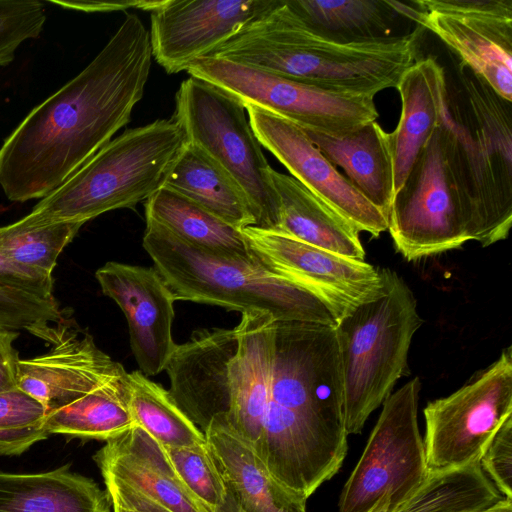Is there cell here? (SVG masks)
<instances>
[{
  "instance_id": "27",
  "label": "cell",
  "mask_w": 512,
  "mask_h": 512,
  "mask_svg": "<svg viewBox=\"0 0 512 512\" xmlns=\"http://www.w3.org/2000/svg\"><path fill=\"white\" fill-rule=\"evenodd\" d=\"M163 187L188 198L240 230L256 225L252 206L241 186L194 144L186 143Z\"/></svg>"
},
{
  "instance_id": "4",
  "label": "cell",
  "mask_w": 512,
  "mask_h": 512,
  "mask_svg": "<svg viewBox=\"0 0 512 512\" xmlns=\"http://www.w3.org/2000/svg\"><path fill=\"white\" fill-rule=\"evenodd\" d=\"M175 300L259 312L275 322L335 328L338 319L315 294L267 268L256 257L225 256L194 246L146 220L142 241Z\"/></svg>"
},
{
  "instance_id": "29",
  "label": "cell",
  "mask_w": 512,
  "mask_h": 512,
  "mask_svg": "<svg viewBox=\"0 0 512 512\" xmlns=\"http://www.w3.org/2000/svg\"><path fill=\"white\" fill-rule=\"evenodd\" d=\"M128 372L115 376L85 396L47 413L51 434L107 441L135 426L129 410Z\"/></svg>"
},
{
  "instance_id": "2",
  "label": "cell",
  "mask_w": 512,
  "mask_h": 512,
  "mask_svg": "<svg viewBox=\"0 0 512 512\" xmlns=\"http://www.w3.org/2000/svg\"><path fill=\"white\" fill-rule=\"evenodd\" d=\"M347 438L335 328L273 322L269 399L255 452L282 487L307 501L341 468Z\"/></svg>"
},
{
  "instance_id": "30",
  "label": "cell",
  "mask_w": 512,
  "mask_h": 512,
  "mask_svg": "<svg viewBox=\"0 0 512 512\" xmlns=\"http://www.w3.org/2000/svg\"><path fill=\"white\" fill-rule=\"evenodd\" d=\"M313 30L341 42L370 41L389 35L387 1L286 0Z\"/></svg>"
},
{
  "instance_id": "25",
  "label": "cell",
  "mask_w": 512,
  "mask_h": 512,
  "mask_svg": "<svg viewBox=\"0 0 512 512\" xmlns=\"http://www.w3.org/2000/svg\"><path fill=\"white\" fill-rule=\"evenodd\" d=\"M273 318L245 312L236 327L239 338L240 384L226 423L254 450L269 399L273 355Z\"/></svg>"
},
{
  "instance_id": "14",
  "label": "cell",
  "mask_w": 512,
  "mask_h": 512,
  "mask_svg": "<svg viewBox=\"0 0 512 512\" xmlns=\"http://www.w3.org/2000/svg\"><path fill=\"white\" fill-rule=\"evenodd\" d=\"M252 254L267 268L319 297L338 321L384 288L382 269L302 242L285 233L241 229Z\"/></svg>"
},
{
  "instance_id": "44",
  "label": "cell",
  "mask_w": 512,
  "mask_h": 512,
  "mask_svg": "<svg viewBox=\"0 0 512 512\" xmlns=\"http://www.w3.org/2000/svg\"><path fill=\"white\" fill-rule=\"evenodd\" d=\"M232 512H244L241 508L237 506V504L234 506Z\"/></svg>"
},
{
  "instance_id": "33",
  "label": "cell",
  "mask_w": 512,
  "mask_h": 512,
  "mask_svg": "<svg viewBox=\"0 0 512 512\" xmlns=\"http://www.w3.org/2000/svg\"><path fill=\"white\" fill-rule=\"evenodd\" d=\"M83 225L67 222L25 228L14 222L0 226V255L15 264L52 274L59 255Z\"/></svg>"
},
{
  "instance_id": "26",
  "label": "cell",
  "mask_w": 512,
  "mask_h": 512,
  "mask_svg": "<svg viewBox=\"0 0 512 512\" xmlns=\"http://www.w3.org/2000/svg\"><path fill=\"white\" fill-rule=\"evenodd\" d=\"M280 201L279 232L338 255L364 261L359 230L294 177L272 168Z\"/></svg>"
},
{
  "instance_id": "20",
  "label": "cell",
  "mask_w": 512,
  "mask_h": 512,
  "mask_svg": "<svg viewBox=\"0 0 512 512\" xmlns=\"http://www.w3.org/2000/svg\"><path fill=\"white\" fill-rule=\"evenodd\" d=\"M124 372L120 363L96 346L90 334L66 329L47 353L20 359L17 387L41 402L49 413Z\"/></svg>"
},
{
  "instance_id": "8",
  "label": "cell",
  "mask_w": 512,
  "mask_h": 512,
  "mask_svg": "<svg viewBox=\"0 0 512 512\" xmlns=\"http://www.w3.org/2000/svg\"><path fill=\"white\" fill-rule=\"evenodd\" d=\"M243 103L204 80L185 79L175 95L173 119L194 144L219 163L241 186L259 228L279 230L280 201L262 146Z\"/></svg>"
},
{
  "instance_id": "13",
  "label": "cell",
  "mask_w": 512,
  "mask_h": 512,
  "mask_svg": "<svg viewBox=\"0 0 512 512\" xmlns=\"http://www.w3.org/2000/svg\"><path fill=\"white\" fill-rule=\"evenodd\" d=\"M388 5L435 34L472 72L512 102V0H418Z\"/></svg>"
},
{
  "instance_id": "42",
  "label": "cell",
  "mask_w": 512,
  "mask_h": 512,
  "mask_svg": "<svg viewBox=\"0 0 512 512\" xmlns=\"http://www.w3.org/2000/svg\"><path fill=\"white\" fill-rule=\"evenodd\" d=\"M477 512H512V500L502 498L495 504Z\"/></svg>"
},
{
  "instance_id": "37",
  "label": "cell",
  "mask_w": 512,
  "mask_h": 512,
  "mask_svg": "<svg viewBox=\"0 0 512 512\" xmlns=\"http://www.w3.org/2000/svg\"><path fill=\"white\" fill-rule=\"evenodd\" d=\"M46 18L38 0H0V66L14 60L23 42L41 34Z\"/></svg>"
},
{
  "instance_id": "10",
  "label": "cell",
  "mask_w": 512,
  "mask_h": 512,
  "mask_svg": "<svg viewBox=\"0 0 512 512\" xmlns=\"http://www.w3.org/2000/svg\"><path fill=\"white\" fill-rule=\"evenodd\" d=\"M420 388V380L413 378L383 402L365 449L343 486L338 512H368L385 496L399 507L427 478L417 417Z\"/></svg>"
},
{
  "instance_id": "22",
  "label": "cell",
  "mask_w": 512,
  "mask_h": 512,
  "mask_svg": "<svg viewBox=\"0 0 512 512\" xmlns=\"http://www.w3.org/2000/svg\"><path fill=\"white\" fill-rule=\"evenodd\" d=\"M204 435L230 494L244 512H307L306 500L282 487L226 422L214 420Z\"/></svg>"
},
{
  "instance_id": "21",
  "label": "cell",
  "mask_w": 512,
  "mask_h": 512,
  "mask_svg": "<svg viewBox=\"0 0 512 512\" xmlns=\"http://www.w3.org/2000/svg\"><path fill=\"white\" fill-rule=\"evenodd\" d=\"M401 115L389 133L394 194L403 185L415 159L442 123L447 110L448 87L443 67L433 57L415 61L396 86Z\"/></svg>"
},
{
  "instance_id": "12",
  "label": "cell",
  "mask_w": 512,
  "mask_h": 512,
  "mask_svg": "<svg viewBox=\"0 0 512 512\" xmlns=\"http://www.w3.org/2000/svg\"><path fill=\"white\" fill-rule=\"evenodd\" d=\"M447 397L424 409V442L429 473L479 463L495 433L512 416V351Z\"/></svg>"
},
{
  "instance_id": "43",
  "label": "cell",
  "mask_w": 512,
  "mask_h": 512,
  "mask_svg": "<svg viewBox=\"0 0 512 512\" xmlns=\"http://www.w3.org/2000/svg\"><path fill=\"white\" fill-rule=\"evenodd\" d=\"M397 508L391 504L390 497L385 496L368 512H394Z\"/></svg>"
},
{
  "instance_id": "17",
  "label": "cell",
  "mask_w": 512,
  "mask_h": 512,
  "mask_svg": "<svg viewBox=\"0 0 512 512\" xmlns=\"http://www.w3.org/2000/svg\"><path fill=\"white\" fill-rule=\"evenodd\" d=\"M165 370L173 399L203 433L214 420L226 422L240 384L236 327L194 331Z\"/></svg>"
},
{
  "instance_id": "9",
  "label": "cell",
  "mask_w": 512,
  "mask_h": 512,
  "mask_svg": "<svg viewBox=\"0 0 512 512\" xmlns=\"http://www.w3.org/2000/svg\"><path fill=\"white\" fill-rule=\"evenodd\" d=\"M448 112L394 194L388 229L408 261L460 248L468 240L466 217L453 161Z\"/></svg>"
},
{
  "instance_id": "18",
  "label": "cell",
  "mask_w": 512,
  "mask_h": 512,
  "mask_svg": "<svg viewBox=\"0 0 512 512\" xmlns=\"http://www.w3.org/2000/svg\"><path fill=\"white\" fill-rule=\"evenodd\" d=\"M261 146L270 151L297 181L349 221L360 232L378 237L387 217L364 198L321 153L305 130L257 106H244Z\"/></svg>"
},
{
  "instance_id": "15",
  "label": "cell",
  "mask_w": 512,
  "mask_h": 512,
  "mask_svg": "<svg viewBox=\"0 0 512 512\" xmlns=\"http://www.w3.org/2000/svg\"><path fill=\"white\" fill-rule=\"evenodd\" d=\"M113 512H210L176 477L157 440L135 425L93 456Z\"/></svg>"
},
{
  "instance_id": "31",
  "label": "cell",
  "mask_w": 512,
  "mask_h": 512,
  "mask_svg": "<svg viewBox=\"0 0 512 512\" xmlns=\"http://www.w3.org/2000/svg\"><path fill=\"white\" fill-rule=\"evenodd\" d=\"M502 498L477 463L429 473L394 512H477Z\"/></svg>"
},
{
  "instance_id": "5",
  "label": "cell",
  "mask_w": 512,
  "mask_h": 512,
  "mask_svg": "<svg viewBox=\"0 0 512 512\" xmlns=\"http://www.w3.org/2000/svg\"><path fill=\"white\" fill-rule=\"evenodd\" d=\"M458 76L457 97L447 100L454 168L468 240L490 246L507 238L512 223L511 102L463 64Z\"/></svg>"
},
{
  "instance_id": "35",
  "label": "cell",
  "mask_w": 512,
  "mask_h": 512,
  "mask_svg": "<svg viewBox=\"0 0 512 512\" xmlns=\"http://www.w3.org/2000/svg\"><path fill=\"white\" fill-rule=\"evenodd\" d=\"M63 316L54 296L0 286L1 329L26 330L53 345L63 334Z\"/></svg>"
},
{
  "instance_id": "23",
  "label": "cell",
  "mask_w": 512,
  "mask_h": 512,
  "mask_svg": "<svg viewBox=\"0 0 512 512\" xmlns=\"http://www.w3.org/2000/svg\"><path fill=\"white\" fill-rule=\"evenodd\" d=\"M321 153L388 219L394 197V172L389 133L377 120L344 135L305 131Z\"/></svg>"
},
{
  "instance_id": "34",
  "label": "cell",
  "mask_w": 512,
  "mask_h": 512,
  "mask_svg": "<svg viewBox=\"0 0 512 512\" xmlns=\"http://www.w3.org/2000/svg\"><path fill=\"white\" fill-rule=\"evenodd\" d=\"M159 445L179 481L210 512H232L236 502L207 443L200 447H169L160 443Z\"/></svg>"
},
{
  "instance_id": "1",
  "label": "cell",
  "mask_w": 512,
  "mask_h": 512,
  "mask_svg": "<svg viewBox=\"0 0 512 512\" xmlns=\"http://www.w3.org/2000/svg\"><path fill=\"white\" fill-rule=\"evenodd\" d=\"M150 35L127 14L95 58L33 108L0 147V187L12 202L42 199L131 118L149 77Z\"/></svg>"
},
{
  "instance_id": "40",
  "label": "cell",
  "mask_w": 512,
  "mask_h": 512,
  "mask_svg": "<svg viewBox=\"0 0 512 512\" xmlns=\"http://www.w3.org/2000/svg\"><path fill=\"white\" fill-rule=\"evenodd\" d=\"M18 331L0 328V393L17 388L19 353L14 347Z\"/></svg>"
},
{
  "instance_id": "41",
  "label": "cell",
  "mask_w": 512,
  "mask_h": 512,
  "mask_svg": "<svg viewBox=\"0 0 512 512\" xmlns=\"http://www.w3.org/2000/svg\"><path fill=\"white\" fill-rule=\"evenodd\" d=\"M53 4H57L65 9L79 10L84 12H110L125 10L128 8H136L145 11H153L160 3L156 1H60L51 0Z\"/></svg>"
},
{
  "instance_id": "3",
  "label": "cell",
  "mask_w": 512,
  "mask_h": 512,
  "mask_svg": "<svg viewBox=\"0 0 512 512\" xmlns=\"http://www.w3.org/2000/svg\"><path fill=\"white\" fill-rule=\"evenodd\" d=\"M418 33L341 42L309 27L287 4L251 22L206 57L228 60L325 90L374 96L396 88L416 59Z\"/></svg>"
},
{
  "instance_id": "16",
  "label": "cell",
  "mask_w": 512,
  "mask_h": 512,
  "mask_svg": "<svg viewBox=\"0 0 512 512\" xmlns=\"http://www.w3.org/2000/svg\"><path fill=\"white\" fill-rule=\"evenodd\" d=\"M280 0H160L151 11L152 56L168 74L186 71Z\"/></svg>"
},
{
  "instance_id": "7",
  "label": "cell",
  "mask_w": 512,
  "mask_h": 512,
  "mask_svg": "<svg viewBox=\"0 0 512 512\" xmlns=\"http://www.w3.org/2000/svg\"><path fill=\"white\" fill-rule=\"evenodd\" d=\"M383 291L342 317L339 346L347 434L361 433L368 417L408 372L412 338L423 321L405 281L382 269Z\"/></svg>"
},
{
  "instance_id": "36",
  "label": "cell",
  "mask_w": 512,
  "mask_h": 512,
  "mask_svg": "<svg viewBox=\"0 0 512 512\" xmlns=\"http://www.w3.org/2000/svg\"><path fill=\"white\" fill-rule=\"evenodd\" d=\"M47 410L20 388L0 393V455L19 456L47 439Z\"/></svg>"
},
{
  "instance_id": "28",
  "label": "cell",
  "mask_w": 512,
  "mask_h": 512,
  "mask_svg": "<svg viewBox=\"0 0 512 512\" xmlns=\"http://www.w3.org/2000/svg\"><path fill=\"white\" fill-rule=\"evenodd\" d=\"M145 217L199 248L225 256L255 258L240 229L165 187L145 201Z\"/></svg>"
},
{
  "instance_id": "39",
  "label": "cell",
  "mask_w": 512,
  "mask_h": 512,
  "mask_svg": "<svg viewBox=\"0 0 512 512\" xmlns=\"http://www.w3.org/2000/svg\"><path fill=\"white\" fill-rule=\"evenodd\" d=\"M53 284L52 274L15 264L0 255V286L50 297Z\"/></svg>"
},
{
  "instance_id": "24",
  "label": "cell",
  "mask_w": 512,
  "mask_h": 512,
  "mask_svg": "<svg viewBox=\"0 0 512 512\" xmlns=\"http://www.w3.org/2000/svg\"><path fill=\"white\" fill-rule=\"evenodd\" d=\"M106 490L71 464L35 473L0 470V512H111Z\"/></svg>"
},
{
  "instance_id": "6",
  "label": "cell",
  "mask_w": 512,
  "mask_h": 512,
  "mask_svg": "<svg viewBox=\"0 0 512 512\" xmlns=\"http://www.w3.org/2000/svg\"><path fill=\"white\" fill-rule=\"evenodd\" d=\"M186 143L173 118L127 129L15 223L25 228L85 224L105 212L132 208L163 187Z\"/></svg>"
},
{
  "instance_id": "19",
  "label": "cell",
  "mask_w": 512,
  "mask_h": 512,
  "mask_svg": "<svg viewBox=\"0 0 512 512\" xmlns=\"http://www.w3.org/2000/svg\"><path fill=\"white\" fill-rule=\"evenodd\" d=\"M95 277L103 294L118 304L127 319L140 371L154 376L165 370L177 345L172 337L176 300L159 272L154 267L109 261Z\"/></svg>"
},
{
  "instance_id": "38",
  "label": "cell",
  "mask_w": 512,
  "mask_h": 512,
  "mask_svg": "<svg viewBox=\"0 0 512 512\" xmlns=\"http://www.w3.org/2000/svg\"><path fill=\"white\" fill-rule=\"evenodd\" d=\"M479 464L502 497L512 500V416L495 433Z\"/></svg>"
},
{
  "instance_id": "32",
  "label": "cell",
  "mask_w": 512,
  "mask_h": 512,
  "mask_svg": "<svg viewBox=\"0 0 512 512\" xmlns=\"http://www.w3.org/2000/svg\"><path fill=\"white\" fill-rule=\"evenodd\" d=\"M129 410L135 425L169 447L206 445L204 433L180 409L169 390L141 371L128 373Z\"/></svg>"
},
{
  "instance_id": "11",
  "label": "cell",
  "mask_w": 512,
  "mask_h": 512,
  "mask_svg": "<svg viewBox=\"0 0 512 512\" xmlns=\"http://www.w3.org/2000/svg\"><path fill=\"white\" fill-rule=\"evenodd\" d=\"M186 72L305 131L341 136L379 116L374 96L325 90L224 59L199 58Z\"/></svg>"
}]
</instances>
